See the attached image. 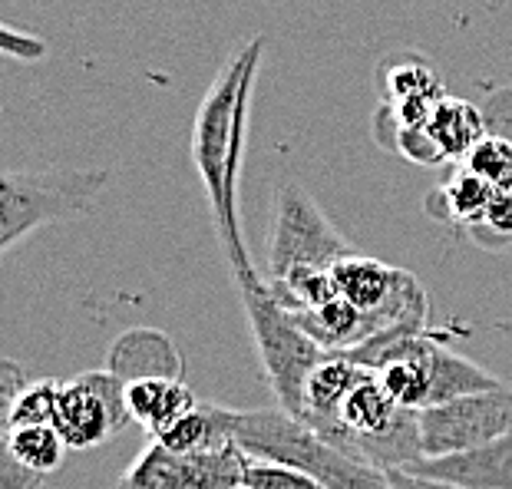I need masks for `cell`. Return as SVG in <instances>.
Listing matches in <instances>:
<instances>
[{
	"label": "cell",
	"instance_id": "7c38bea8",
	"mask_svg": "<svg viewBox=\"0 0 512 489\" xmlns=\"http://www.w3.org/2000/svg\"><path fill=\"white\" fill-rule=\"evenodd\" d=\"M493 192H496L493 182H486L483 176H476L473 169L460 166L450 176V182H443V186L427 199V212L437 215L440 222L470 225L476 232V228L486 222Z\"/></svg>",
	"mask_w": 512,
	"mask_h": 489
},
{
	"label": "cell",
	"instance_id": "9c48e42d",
	"mask_svg": "<svg viewBox=\"0 0 512 489\" xmlns=\"http://www.w3.org/2000/svg\"><path fill=\"white\" fill-rule=\"evenodd\" d=\"M407 470L463 489H512V433L476 450L420 456Z\"/></svg>",
	"mask_w": 512,
	"mask_h": 489
},
{
	"label": "cell",
	"instance_id": "d6986e66",
	"mask_svg": "<svg viewBox=\"0 0 512 489\" xmlns=\"http://www.w3.org/2000/svg\"><path fill=\"white\" fill-rule=\"evenodd\" d=\"M245 489H324L318 480H311L308 473L294 470V466L275 463V460H258L248 456L245 460Z\"/></svg>",
	"mask_w": 512,
	"mask_h": 489
},
{
	"label": "cell",
	"instance_id": "484cf974",
	"mask_svg": "<svg viewBox=\"0 0 512 489\" xmlns=\"http://www.w3.org/2000/svg\"><path fill=\"white\" fill-rule=\"evenodd\" d=\"M242 489H245V486H242Z\"/></svg>",
	"mask_w": 512,
	"mask_h": 489
},
{
	"label": "cell",
	"instance_id": "7a4b0ae2",
	"mask_svg": "<svg viewBox=\"0 0 512 489\" xmlns=\"http://www.w3.org/2000/svg\"><path fill=\"white\" fill-rule=\"evenodd\" d=\"M228 433L248 456L275 460L308 473L324 489H390L384 470L351 460L321 437L311 423L285 414L281 407L235 410L228 407Z\"/></svg>",
	"mask_w": 512,
	"mask_h": 489
},
{
	"label": "cell",
	"instance_id": "ac0fdd59",
	"mask_svg": "<svg viewBox=\"0 0 512 489\" xmlns=\"http://www.w3.org/2000/svg\"><path fill=\"white\" fill-rule=\"evenodd\" d=\"M466 169H473L476 176L493 182L496 189H512V139L503 136H486L463 162Z\"/></svg>",
	"mask_w": 512,
	"mask_h": 489
},
{
	"label": "cell",
	"instance_id": "2e32d148",
	"mask_svg": "<svg viewBox=\"0 0 512 489\" xmlns=\"http://www.w3.org/2000/svg\"><path fill=\"white\" fill-rule=\"evenodd\" d=\"M0 443H4L20 463L43 476L57 473L63 466V456H67V443H63V437L50 423H43V427H10V430L4 427Z\"/></svg>",
	"mask_w": 512,
	"mask_h": 489
},
{
	"label": "cell",
	"instance_id": "5b68a950",
	"mask_svg": "<svg viewBox=\"0 0 512 489\" xmlns=\"http://www.w3.org/2000/svg\"><path fill=\"white\" fill-rule=\"evenodd\" d=\"M351 252L354 248L298 182H285L278 189L265 281H285L304 271H331Z\"/></svg>",
	"mask_w": 512,
	"mask_h": 489
},
{
	"label": "cell",
	"instance_id": "277c9868",
	"mask_svg": "<svg viewBox=\"0 0 512 489\" xmlns=\"http://www.w3.org/2000/svg\"><path fill=\"white\" fill-rule=\"evenodd\" d=\"M106 182V169H7L0 176V252H10L43 225L80 219Z\"/></svg>",
	"mask_w": 512,
	"mask_h": 489
},
{
	"label": "cell",
	"instance_id": "ba28073f",
	"mask_svg": "<svg viewBox=\"0 0 512 489\" xmlns=\"http://www.w3.org/2000/svg\"><path fill=\"white\" fill-rule=\"evenodd\" d=\"M512 433V390L496 387L420 410L423 456H446L486 447Z\"/></svg>",
	"mask_w": 512,
	"mask_h": 489
},
{
	"label": "cell",
	"instance_id": "8fae6325",
	"mask_svg": "<svg viewBox=\"0 0 512 489\" xmlns=\"http://www.w3.org/2000/svg\"><path fill=\"white\" fill-rule=\"evenodd\" d=\"M126 407L133 423L156 440L176 427L185 414H192L199 400L185 380H133L126 384Z\"/></svg>",
	"mask_w": 512,
	"mask_h": 489
},
{
	"label": "cell",
	"instance_id": "52a82bcc",
	"mask_svg": "<svg viewBox=\"0 0 512 489\" xmlns=\"http://www.w3.org/2000/svg\"><path fill=\"white\" fill-rule=\"evenodd\" d=\"M133 417L126 407V384L113 371H83L60 380V400L53 430L60 433L67 450H93L119 437Z\"/></svg>",
	"mask_w": 512,
	"mask_h": 489
},
{
	"label": "cell",
	"instance_id": "603a6c76",
	"mask_svg": "<svg viewBox=\"0 0 512 489\" xmlns=\"http://www.w3.org/2000/svg\"><path fill=\"white\" fill-rule=\"evenodd\" d=\"M483 228H489V232L499 235L503 242H509V238H512V189H496L493 192V202H489Z\"/></svg>",
	"mask_w": 512,
	"mask_h": 489
},
{
	"label": "cell",
	"instance_id": "5bb4252c",
	"mask_svg": "<svg viewBox=\"0 0 512 489\" xmlns=\"http://www.w3.org/2000/svg\"><path fill=\"white\" fill-rule=\"evenodd\" d=\"M506 387L496 374H489L486 367H479L473 361H466L463 354L450 351L443 341L433 351V364H430V400L433 404H446V400L456 397H470V394H483V390H496Z\"/></svg>",
	"mask_w": 512,
	"mask_h": 489
},
{
	"label": "cell",
	"instance_id": "ffe728a7",
	"mask_svg": "<svg viewBox=\"0 0 512 489\" xmlns=\"http://www.w3.org/2000/svg\"><path fill=\"white\" fill-rule=\"evenodd\" d=\"M390 123H394V119H390ZM390 139H394L390 149H394L397 156H403L407 162H417V166H443V162H450V159H446V152L440 149V143L433 139V133L427 129V123H420V126H397L394 123V133H390Z\"/></svg>",
	"mask_w": 512,
	"mask_h": 489
},
{
	"label": "cell",
	"instance_id": "4fadbf2b",
	"mask_svg": "<svg viewBox=\"0 0 512 489\" xmlns=\"http://www.w3.org/2000/svg\"><path fill=\"white\" fill-rule=\"evenodd\" d=\"M427 129L440 143V149L446 152L450 162H466V156L489 136L483 113H479L473 103H466L460 96H450V93L433 106Z\"/></svg>",
	"mask_w": 512,
	"mask_h": 489
},
{
	"label": "cell",
	"instance_id": "cb8c5ba5",
	"mask_svg": "<svg viewBox=\"0 0 512 489\" xmlns=\"http://www.w3.org/2000/svg\"><path fill=\"white\" fill-rule=\"evenodd\" d=\"M27 374H24V367H20L14 357H4V361H0V410H7L14 407V400L24 394L27 390Z\"/></svg>",
	"mask_w": 512,
	"mask_h": 489
},
{
	"label": "cell",
	"instance_id": "44dd1931",
	"mask_svg": "<svg viewBox=\"0 0 512 489\" xmlns=\"http://www.w3.org/2000/svg\"><path fill=\"white\" fill-rule=\"evenodd\" d=\"M47 483V476L30 470L0 443V489H40Z\"/></svg>",
	"mask_w": 512,
	"mask_h": 489
},
{
	"label": "cell",
	"instance_id": "e0dca14e",
	"mask_svg": "<svg viewBox=\"0 0 512 489\" xmlns=\"http://www.w3.org/2000/svg\"><path fill=\"white\" fill-rule=\"evenodd\" d=\"M57 400H60V384L57 380H34L27 390L14 400V407L4 414V427H43L57 417Z\"/></svg>",
	"mask_w": 512,
	"mask_h": 489
},
{
	"label": "cell",
	"instance_id": "7402d4cb",
	"mask_svg": "<svg viewBox=\"0 0 512 489\" xmlns=\"http://www.w3.org/2000/svg\"><path fill=\"white\" fill-rule=\"evenodd\" d=\"M0 50L14 60H24V63H37L47 57V43L34 34H24V30H14V27H0Z\"/></svg>",
	"mask_w": 512,
	"mask_h": 489
},
{
	"label": "cell",
	"instance_id": "d4e9b609",
	"mask_svg": "<svg viewBox=\"0 0 512 489\" xmlns=\"http://www.w3.org/2000/svg\"><path fill=\"white\" fill-rule=\"evenodd\" d=\"M387 480H390V489H463V486H453V483L427 480V476H417L410 470H390Z\"/></svg>",
	"mask_w": 512,
	"mask_h": 489
},
{
	"label": "cell",
	"instance_id": "9a60e30c",
	"mask_svg": "<svg viewBox=\"0 0 512 489\" xmlns=\"http://www.w3.org/2000/svg\"><path fill=\"white\" fill-rule=\"evenodd\" d=\"M380 90H384V103H403V100H443V80L440 73L430 67L427 57H387L380 67Z\"/></svg>",
	"mask_w": 512,
	"mask_h": 489
},
{
	"label": "cell",
	"instance_id": "6da1fadb",
	"mask_svg": "<svg viewBox=\"0 0 512 489\" xmlns=\"http://www.w3.org/2000/svg\"><path fill=\"white\" fill-rule=\"evenodd\" d=\"M261 57H265V37L255 34L215 73L205 90L192 123V166L199 172L205 199H209L215 235L222 242L235 278H258V268L248 255L242 235V209H238V182H242V156L248 136V110H252V90L258 80Z\"/></svg>",
	"mask_w": 512,
	"mask_h": 489
},
{
	"label": "cell",
	"instance_id": "8992f818",
	"mask_svg": "<svg viewBox=\"0 0 512 489\" xmlns=\"http://www.w3.org/2000/svg\"><path fill=\"white\" fill-rule=\"evenodd\" d=\"M248 453L235 440L199 453H176L152 440L129 463L116 489H242Z\"/></svg>",
	"mask_w": 512,
	"mask_h": 489
},
{
	"label": "cell",
	"instance_id": "30bf717a",
	"mask_svg": "<svg viewBox=\"0 0 512 489\" xmlns=\"http://www.w3.org/2000/svg\"><path fill=\"white\" fill-rule=\"evenodd\" d=\"M106 371H113L123 384L133 380H182L185 364L176 341L166 331L139 324L123 331L106 351Z\"/></svg>",
	"mask_w": 512,
	"mask_h": 489
},
{
	"label": "cell",
	"instance_id": "3957f363",
	"mask_svg": "<svg viewBox=\"0 0 512 489\" xmlns=\"http://www.w3.org/2000/svg\"><path fill=\"white\" fill-rule=\"evenodd\" d=\"M235 288L238 298H242L248 331H252L258 351V364L265 371L271 394H275V404L285 414L301 420L304 387H308V377L328 361V351L298 328V321L275 301L261 275L235 278Z\"/></svg>",
	"mask_w": 512,
	"mask_h": 489
}]
</instances>
